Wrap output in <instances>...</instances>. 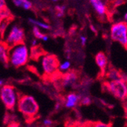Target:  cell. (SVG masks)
<instances>
[{
    "instance_id": "obj_22",
    "label": "cell",
    "mask_w": 127,
    "mask_h": 127,
    "mask_svg": "<svg viewBox=\"0 0 127 127\" xmlns=\"http://www.w3.org/2000/svg\"><path fill=\"white\" fill-rule=\"evenodd\" d=\"M80 102H81V104L82 105H85V106H87V105H89L91 104V99L89 97H82V99H80Z\"/></svg>"
},
{
    "instance_id": "obj_15",
    "label": "cell",
    "mask_w": 127,
    "mask_h": 127,
    "mask_svg": "<svg viewBox=\"0 0 127 127\" xmlns=\"http://www.w3.org/2000/svg\"><path fill=\"white\" fill-rule=\"evenodd\" d=\"M33 34L36 39H40V40H42L45 42H47L49 40L48 36L43 33H41L39 28H37L36 26H33Z\"/></svg>"
},
{
    "instance_id": "obj_32",
    "label": "cell",
    "mask_w": 127,
    "mask_h": 127,
    "mask_svg": "<svg viewBox=\"0 0 127 127\" xmlns=\"http://www.w3.org/2000/svg\"><path fill=\"white\" fill-rule=\"evenodd\" d=\"M14 127H18V126H14Z\"/></svg>"
},
{
    "instance_id": "obj_26",
    "label": "cell",
    "mask_w": 127,
    "mask_h": 127,
    "mask_svg": "<svg viewBox=\"0 0 127 127\" xmlns=\"http://www.w3.org/2000/svg\"><path fill=\"white\" fill-rule=\"evenodd\" d=\"M5 7V0H0V10Z\"/></svg>"
},
{
    "instance_id": "obj_18",
    "label": "cell",
    "mask_w": 127,
    "mask_h": 127,
    "mask_svg": "<svg viewBox=\"0 0 127 127\" xmlns=\"http://www.w3.org/2000/svg\"><path fill=\"white\" fill-rule=\"evenodd\" d=\"M10 16H11V13L6 7H5L2 10H0V21L5 18H9Z\"/></svg>"
},
{
    "instance_id": "obj_19",
    "label": "cell",
    "mask_w": 127,
    "mask_h": 127,
    "mask_svg": "<svg viewBox=\"0 0 127 127\" xmlns=\"http://www.w3.org/2000/svg\"><path fill=\"white\" fill-rule=\"evenodd\" d=\"M9 18H5V19H3L2 21H0V32L1 33H4L5 31L7 29V27L9 24Z\"/></svg>"
},
{
    "instance_id": "obj_5",
    "label": "cell",
    "mask_w": 127,
    "mask_h": 127,
    "mask_svg": "<svg viewBox=\"0 0 127 127\" xmlns=\"http://www.w3.org/2000/svg\"><path fill=\"white\" fill-rule=\"evenodd\" d=\"M0 97L5 107L8 110H13L15 108L18 97L13 86L9 85H3L0 91Z\"/></svg>"
},
{
    "instance_id": "obj_24",
    "label": "cell",
    "mask_w": 127,
    "mask_h": 127,
    "mask_svg": "<svg viewBox=\"0 0 127 127\" xmlns=\"http://www.w3.org/2000/svg\"><path fill=\"white\" fill-rule=\"evenodd\" d=\"M87 40H88V38H87V37H85V36H81V37H80L81 43H82V45L83 46V47H85V44H86V43H87Z\"/></svg>"
},
{
    "instance_id": "obj_25",
    "label": "cell",
    "mask_w": 127,
    "mask_h": 127,
    "mask_svg": "<svg viewBox=\"0 0 127 127\" xmlns=\"http://www.w3.org/2000/svg\"><path fill=\"white\" fill-rule=\"evenodd\" d=\"M124 3H125V2L123 1V0H115L114 1V5L115 6H120Z\"/></svg>"
},
{
    "instance_id": "obj_10",
    "label": "cell",
    "mask_w": 127,
    "mask_h": 127,
    "mask_svg": "<svg viewBox=\"0 0 127 127\" xmlns=\"http://www.w3.org/2000/svg\"><path fill=\"white\" fill-rule=\"evenodd\" d=\"M91 4L99 16H104L107 13V6L102 0H90Z\"/></svg>"
},
{
    "instance_id": "obj_11",
    "label": "cell",
    "mask_w": 127,
    "mask_h": 127,
    "mask_svg": "<svg viewBox=\"0 0 127 127\" xmlns=\"http://www.w3.org/2000/svg\"><path fill=\"white\" fill-rule=\"evenodd\" d=\"M81 97L76 93H70L66 96L65 100V106L66 108L71 109L74 108L77 106L78 103L79 102Z\"/></svg>"
},
{
    "instance_id": "obj_23",
    "label": "cell",
    "mask_w": 127,
    "mask_h": 127,
    "mask_svg": "<svg viewBox=\"0 0 127 127\" xmlns=\"http://www.w3.org/2000/svg\"><path fill=\"white\" fill-rule=\"evenodd\" d=\"M43 125L45 126H47V127H50L53 125V121L50 119H45L43 122Z\"/></svg>"
},
{
    "instance_id": "obj_6",
    "label": "cell",
    "mask_w": 127,
    "mask_h": 127,
    "mask_svg": "<svg viewBox=\"0 0 127 127\" xmlns=\"http://www.w3.org/2000/svg\"><path fill=\"white\" fill-rule=\"evenodd\" d=\"M25 39V33L24 29L18 25H15L11 27L4 43L8 46V48H10L15 45L23 43Z\"/></svg>"
},
{
    "instance_id": "obj_17",
    "label": "cell",
    "mask_w": 127,
    "mask_h": 127,
    "mask_svg": "<svg viewBox=\"0 0 127 127\" xmlns=\"http://www.w3.org/2000/svg\"><path fill=\"white\" fill-rule=\"evenodd\" d=\"M55 9L56 11V17L57 18H63L64 16L66 7H65V5H56Z\"/></svg>"
},
{
    "instance_id": "obj_27",
    "label": "cell",
    "mask_w": 127,
    "mask_h": 127,
    "mask_svg": "<svg viewBox=\"0 0 127 127\" xmlns=\"http://www.w3.org/2000/svg\"><path fill=\"white\" fill-rule=\"evenodd\" d=\"M61 107H62V103H61L60 102H57V103H56L55 109H56V110H59L61 108Z\"/></svg>"
},
{
    "instance_id": "obj_29",
    "label": "cell",
    "mask_w": 127,
    "mask_h": 127,
    "mask_svg": "<svg viewBox=\"0 0 127 127\" xmlns=\"http://www.w3.org/2000/svg\"><path fill=\"white\" fill-rule=\"evenodd\" d=\"M4 85V81L2 79H0V86H3Z\"/></svg>"
},
{
    "instance_id": "obj_31",
    "label": "cell",
    "mask_w": 127,
    "mask_h": 127,
    "mask_svg": "<svg viewBox=\"0 0 127 127\" xmlns=\"http://www.w3.org/2000/svg\"><path fill=\"white\" fill-rule=\"evenodd\" d=\"M52 2H58V1H60V0H51Z\"/></svg>"
},
{
    "instance_id": "obj_20",
    "label": "cell",
    "mask_w": 127,
    "mask_h": 127,
    "mask_svg": "<svg viewBox=\"0 0 127 127\" xmlns=\"http://www.w3.org/2000/svg\"><path fill=\"white\" fill-rule=\"evenodd\" d=\"M71 67V63L66 60L65 62H63V63L60 64L59 65V69L61 71V72H65V71H68L69 68Z\"/></svg>"
},
{
    "instance_id": "obj_8",
    "label": "cell",
    "mask_w": 127,
    "mask_h": 127,
    "mask_svg": "<svg viewBox=\"0 0 127 127\" xmlns=\"http://www.w3.org/2000/svg\"><path fill=\"white\" fill-rule=\"evenodd\" d=\"M95 62L97 65L100 68V72L103 75H104L108 65V59L106 54L103 52H99L95 56Z\"/></svg>"
},
{
    "instance_id": "obj_1",
    "label": "cell",
    "mask_w": 127,
    "mask_h": 127,
    "mask_svg": "<svg viewBox=\"0 0 127 127\" xmlns=\"http://www.w3.org/2000/svg\"><path fill=\"white\" fill-rule=\"evenodd\" d=\"M18 108L27 121H31L37 116L39 105L33 97L21 95L18 98Z\"/></svg>"
},
{
    "instance_id": "obj_2",
    "label": "cell",
    "mask_w": 127,
    "mask_h": 127,
    "mask_svg": "<svg viewBox=\"0 0 127 127\" xmlns=\"http://www.w3.org/2000/svg\"><path fill=\"white\" fill-rule=\"evenodd\" d=\"M29 59V50L27 46L23 43L15 45L8 49V63L19 68L26 65Z\"/></svg>"
},
{
    "instance_id": "obj_4",
    "label": "cell",
    "mask_w": 127,
    "mask_h": 127,
    "mask_svg": "<svg viewBox=\"0 0 127 127\" xmlns=\"http://www.w3.org/2000/svg\"><path fill=\"white\" fill-rule=\"evenodd\" d=\"M104 86L111 95L119 100H123L127 96V86L126 81L117 80L110 81L104 83Z\"/></svg>"
},
{
    "instance_id": "obj_30",
    "label": "cell",
    "mask_w": 127,
    "mask_h": 127,
    "mask_svg": "<svg viewBox=\"0 0 127 127\" xmlns=\"http://www.w3.org/2000/svg\"><path fill=\"white\" fill-rule=\"evenodd\" d=\"M124 20H125V21L126 22V20H127V13H126V12L124 14Z\"/></svg>"
},
{
    "instance_id": "obj_9",
    "label": "cell",
    "mask_w": 127,
    "mask_h": 127,
    "mask_svg": "<svg viewBox=\"0 0 127 127\" xmlns=\"http://www.w3.org/2000/svg\"><path fill=\"white\" fill-rule=\"evenodd\" d=\"M78 79V75L74 71H70L67 72L62 78V86L64 88H68L73 86Z\"/></svg>"
},
{
    "instance_id": "obj_16",
    "label": "cell",
    "mask_w": 127,
    "mask_h": 127,
    "mask_svg": "<svg viewBox=\"0 0 127 127\" xmlns=\"http://www.w3.org/2000/svg\"><path fill=\"white\" fill-rule=\"evenodd\" d=\"M28 21L31 24L33 25L34 26H36L37 28H43L44 30H50V26L47 24V23L42 22V21H37L35 19H33L31 18H29Z\"/></svg>"
},
{
    "instance_id": "obj_14",
    "label": "cell",
    "mask_w": 127,
    "mask_h": 127,
    "mask_svg": "<svg viewBox=\"0 0 127 127\" xmlns=\"http://www.w3.org/2000/svg\"><path fill=\"white\" fill-rule=\"evenodd\" d=\"M12 2L16 7L22 8L25 10H30L33 6L32 2L29 0H12Z\"/></svg>"
},
{
    "instance_id": "obj_13",
    "label": "cell",
    "mask_w": 127,
    "mask_h": 127,
    "mask_svg": "<svg viewBox=\"0 0 127 127\" xmlns=\"http://www.w3.org/2000/svg\"><path fill=\"white\" fill-rule=\"evenodd\" d=\"M105 74L107 78L108 79H110L111 81H117V80L126 81L123 78V75L115 68H110L107 72H105Z\"/></svg>"
},
{
    "instance_id": "obj_7",
    "label": "cell",
    "mask_w": 127,
    "mask_h": 127,
    "mask_svg": "<svg viewBox=\"0 0 127 127\" xmlns=\"http://www.w3.org/2000/svg\"><path fill=\"white\" fill-rule=\"evenodd\" d=\"M41 65L43 72L46 75L51 76L54 75L59 68L60 62L56 56L52 54H46L43 56Z\"/></svg>"
},
{
    "instance_id": "obj_3",
    "label": "cell",
    "mask_w": 127,
    "mask_h": 127,
    "mask_svg": "<svg viewBox=\"0 0 127 127\" xmlns=\"http://www.w3.org/2000/svg\"><path fill=\"white\" fill-rule=\"evenodd\" d=\"M110 37L114 41L119 42L124 48L127 47V23L120 21L115 23L110 29Z\"/></svg>"
},
{
    "instance_id": "obj_12",
    "label": "cell",
    "mask_w": 127,
    "mask_h": 127,
    "mask_svg": "<svg viewBox=\"0 0 127 127\" xmlns=\"http://www.w3.org/2000/svg\"><path fill=\"white\" fill-rule=\"evenodd\" d=\"M8 49L4 42L0 43V62L5 65L8 63Z\"/></svg>"
},
{
    "instance_id": "obj_21",
    "label": "cell",
    "mask_w": 127,
    "mask_h": 127,
    "mask_svg": "<svg viewBox=\"0 0 127 127\" xmlns=\"http://www.w3.org/2000/svg\"><path fill=\"white\" fill-rule=\"evenodd\" d=\"M86 127H110V125L103 123L100 122H97V123H91Z\"/></svg>"
},
{
    "instance_id": "obj_28",
    "label": "cell",
    "mask_w": 127,
    "mask_h": 127,
    "mask_svg": "<svg viewBox=\"0 0 127 127\" xmlns=\"http://www.w3.org/2000/svg\"><path fill=\"white\" fill-rule=\"evenodd\" d=\"M37 40L34 39L31 41V47H37Z\"/></svg>"
}]
</instances>
